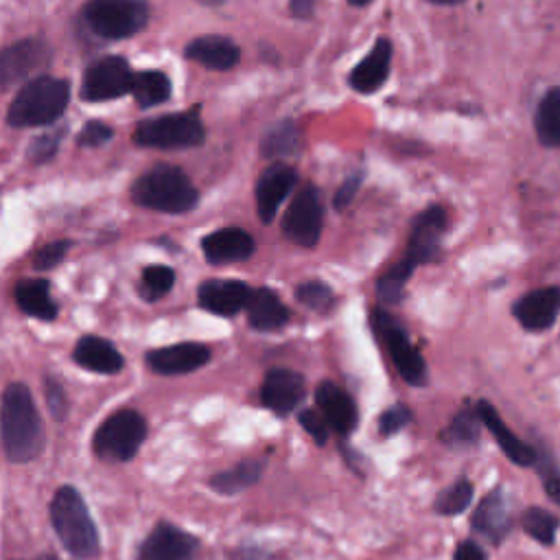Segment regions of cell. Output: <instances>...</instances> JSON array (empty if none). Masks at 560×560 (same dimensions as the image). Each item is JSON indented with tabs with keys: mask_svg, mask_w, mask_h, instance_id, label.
<instances>
[{
	"mask_svg": "<svg viewBox=\"0 0 560 560\" xmlns=\"http://www.w3.org/2000/svg\"><path fill=\"white\" fill-rule=\"evenodd\" d=\"M0 438L7 459L13 464L31 462L44 448L42 420L24 383H11L2 394Z\"/></svg>",
	"mask_w": 560,
	"mask_h": 560,
	"instance_id": "cell-1",
	"label": "cell"
},
{
	"mask_svg": "<svg viewBox=\"0 0 560 560\" xmlns=\"http://www.w3.org/2000/svg\"><path fill=\"white\" fill-rule=\"evenodd\" d=\"M50 523L70 556L90 560L98 553V532L77 488L61 486L55 492L50 501Z\"/></svg>",
	"mask_w": 560,
	"mask_h": 560,
	"instance_id": "cell-2",
	"label": "cell"
},
{
	"mask_svg": "<svg viewBox=\"0 0 560 560\" xmlns=\"http://www.w3.org/2000/svg\"><path fill=\"white\" fill-rule=\"evenodd\" d=\"M131 197L138 206L168 214L188 212L199 199L186 173L173 164H158L140 175L131 186Z\"/></svg>",
	"mask_w": 560,
	"mask_h": 560,
	"instance_id": "cell-3",
	"label": "cell"
},
{
	"mask_svg": "<svg viewBox=\"0 0 560 560\" xmlns=\"http://www.w3.org/2000/svg\"><path fill=\"white\" fill-rule=\"evenodd\" d=\"M70 98V83L55 77H35L22 85L7 109L13 127H39L57 120Z\"/></svg>",
	"mask_w": 560,
	"mask_h": 560,
	"instance_id": "cell-4",
	"label": "cell"
},
{
	"mask_svg": "<svg viewBox=\"0 0 560 560\" xmlns=\"http://www.w3.org/2000/svg\"><path fill=\"white\" fill-rule=\"evenodd\" d=\"M147 438V420L136 409H118L94 431L92 448L107 462L131 459Z\"/></svg>",
	"mask_w": 560,
	"mask_h": 560,
	"instance_id": "cell-5",
	"label": "cell"
},
{
	"mask_svg": "<svg viewBox=\"0 0 560 560\" xmlns=\"http://www.w3.org/2000/svg\"><path fill=\"white\" fill-rule=\"evenodd\" d=\"M83 18L98 37L122 39L147 24L149 4L144 0H88Z\"/></svg>",
	"mask_w": 560,
	"mask_h": 560,
	"instance_id": "cell-6",
	"label": "cell"
},
{
	"mask_svg": "<svg viewBox=\"0 0 560 560\" xmlns=\"http://www.w3.org/2000/svg\"><path fill=\"white\" fill-rule=\"evenodd\" d=\"M203 138L201 120L188 112L142 120L133 133L136 144L153 149H188L201 144Z\"/></svg>",
	"mask_w": 560,
	"mask_h": 560,
	"instance_id": "cell-7",
	"label": "cell"
},
{
	"mask_svg": "<svg viewBox=\"0 0 560 560\" xmlns=\"http://www.w3.org/2000/svg\"><path fill=\"white\" fill-rule=\"evenodd\" d=\"M322 223H324V208H322L319 192L315 186L306 184L304 188L298 190V195L289 203L282 219V232L289 241L302 247H313L319 241Z\"/></svg>",
	"mask_w": 560,
	"mask_h": 560,
	"instance_id": "cell-8",
	"label": "cell"
},
{
	"mask_svg": "<svg viewBox=\"0 0 560 560\" xmlns=\"http://www.w3.org/2000/svg\"><path fill=\"white\" fill-rule=\"evenodd\" d=\"M374 328L378 330L383 343L387 346V352L398 370V374L409 383V385H424L427 381V365L422 354L413 348L409 341L407 332L383 311H374L372 315Z\"/></svg>",
	"mask_w": 560,
	"mask_h": 560,
	"instance_id": "cell-9",
	"label": "cell"
},
{
	"mask_svg": "<svg viewBox=\"0 0 560 560\" xmlns=\"http://www.w3.org/2000/svg\"><path fill=\"white\" fill-rule=\"evenodd\" d=\"M133 74L122 57H103L94 61L81 83V96L90 103L120 98L122 94L131 92Z\"/></svg>",
	"mask_w": 560,
	"mask_h": 560,
	"instance_id": "cell-10",
	"label": "cell"
},
{
	"mask_svg": "<svg viewBox=\"0 0 560 560\" xmlns=\"http://www.w3.org/2000/svg\"><path fill=\"white\" fill-rule=\"evenodd\" d=\"M446 223H448V217L442 206H431L424 212H420L413 223V230H411V236L407 243V252L400 262L411 271L418 265L431 262L440 252V243H442Z\"/></svg>",
	"mask_w": 560,
	"mask_h": 560,
	"instance_id": "cell-11",
	"label": "cell"
},
{
	"mask_svg": "<svg viewBox=\"0 0 560 560\" xmlns=\"http://www.w3.org/2000/svg\"><path fill=\"white\" fill-rule=\"evenodd\" d=\"M199 551V540L175 527L173 523H158L138 547L136 560H192Z\"/></svg>",
	"mask_w": 560,
	"mask_h": 560,
	"instance_id": "cell-12",
	"label": "cell"
},
{
	"mask_svg": "<svg viewBox=\"0 0 560 560\" xmlns=\"http://www.w3.org/2000/svg\"><path fill=\"white\" fill-rule=\"evenodd\" d=\"M50 59V50L42 39H22L0 52V85L9 88L26 81Z\"/></svg>",
	"mask_w": 560,
	"mask_h": 560,
	"instance_id": "cell-13",
	"label": "cell"
},
{
	"mask_svg": "<svg viewBox=\"0 0 560 560\" xmlns=\"http://www.w3.org/2000/svg\"><path fill=\"white\" fill-rule=\"evenodd\" d=\"M304 394H306L304 376L289 368L269 370L260 385L262 405L278 416L291 413L302 402Z\"/></svg>",
	"mask_w": 560,
	"mask_h": 560,
	"instance_id": "cell-14",
	"label": "cell"
},
{
	"mask_svg": "<svg viewBox=\"0 0 560 560\" xmlns=\"http://www.w3.org/2000/svg\"><path fill=\"white\" fill-rule=\"evenodd\" d=\"M298 182V173L287 164H271L262 171L258 184H256V208L262 223H269L284 197L293 190Z\"/></svg>",
	"mask_w": 560,
	"mask_h": 560,
	"instance_id": "cell-15",
	"label": "cell"
},
{
	"mask_svg": "<svg viewBox=\"0 0 560 560\" xmlns=\"http://www.w3.org/2000/svg\"><path fill=\"white\" fill-rule=\"evenodd\" d=\"M208 359H210V350L203 343L186 341V343H175V346L151 350L147 354V365L158 374L173 376V374L195 372L201 365H206Z\"/></svg>",
	"mask_w": 560,
	"mask_h": 560,
	"instance_id": "cell-16",
	"label": "cell"
},
{
	"mask_svg": "<svg viewBox=\"0 0 560 560\" xmlns=\"http://www.w3.org/2000/svg\"><path fill=\"white\" fill-rule=\"evenodd\" d=\"M512 313L523 328L545 330L556 322L560 313V289L545 287V289L529 291L521 300H516Z\"/></svg>",
	"mask_w": 560,
	"mask_h": 560,
	"instance_id": "cell-17",
	"label": "cell"
},
{
	"mask_svg": "<svg viewBox=\"0 0 560 560\" xmlns=\"http://www.w3.org/2000/svg\"><path fill=\"white\" fill-rule=\"evenodd\" d=\"M249 287L245 282L238 280H206L199 284L197 291V300L199 306L217 313V315H236L238 311H243L249 302Z\"/></svg>",
	"mask_w": 560,
	"mask_h": 560,
	"instance_id": "cell-18",
	"label": "cell"
},
{
	"mask_svg": "<svg viewBox=\"0 0 560 560\" xmlns=\"http://www.w3.org/2000/svg\"><path fill=\"white\" fill-rule=\"evenodd\" d=\"M392 66V44L387 37L376 39L374 48L354 66L348 81L361 94L376 92L389 77Z\"/></svg>",
	"mask_w": 560,
	"mask_h": 560,
	"instance_id": "cell-19",
	"label": "cell"
},
{
	"mask_svg": "<svg viewBox=\"0 0 560 560\" xmlns=\"http://www.w3.org/2000/svg\"><path fill=\"white\" fill-rule=\"evenodd\" d=\"M315 400L322 409L324 420L337 433L346 435L357 427V405L350 398V394L346 389H341L337 383H330V381L319 383V387L315 392Z\"/></svg>",
	"mask_w": 560,
	"mask_h": 560,
	"instance_id": "cell-20",
	"label": "cell"
},
{
	"mask_svg": "<svg viewBox=\"0 0 560 560\" xmlns=\"http://www.w3.org/2000/svg\"><path fill=\"white\" fill-rule=\"evenodd\" d=\"M203 254L210 262L221 265V262H236L245 260L254 254L256 245L254 238L241 230V228H223L212 234H208L201 243Z\"/></svg>",
	"mask_w": 560,
	"mask_h": 560,
	"instance_id": "cell-21",
	"label": "cell"
},
{
	"mask_svg": "<svg viewBox=\"0 0 560 560\" xmlns=\"http://www.w3.org/2000/svg\"><path fill=\"white\" fill-rule=\"evenodd\" d=\"M186 57L210 70H228L238 63L241 50L223 35H201L186 46Z\"/></svg>",
	"mask_w": 560,
	"mask_h": 560,
	"instance_id": "cell-22",
	"label": "cell"
},
{
	"mask_svg": "<svg viewBox=\"0 0 560 560\" xmlns=\"http://www.w3.org/2000/svg\"><path fill=\"white\" fill-rule=\"evenodd\" d=\"M247 322L256 330H278L289 322V308L282 304L276 291L260 287L249 293Z\"/></svg>",
	"mask_w": 560,
	"mask_h": 560,
	"instance_id": "cell-23",
	"label": "cell"
},
{
	"mask_svg": "<svg viewBox=\"0 0 560 560\" xmlns=\"http://www.w3.org/2000/svg\"><path fill=\"white\" fill-rule=\"evenodd\" d=\"M74 361L92 372L98 374H116L122 370V357L120 352L103 337H81L74 346Z\"/></svg>",
	"mask_w": 560,
	"mask_h": 560,
	"instance_id": "cell-24",
	"label": "cell"
},
{
	"mask_svg": "<svg viewBox=\"0 0 560 560\" xmlns=\"http://www.w3.org/2000/svg\"><path fill=\"white\" fill-rule=\"evenodd\" d=\"M477 413H479L481 422L490 429V433L494 435L497 444L501 446V451L505 453L508 459H512L514 464H521V466L532 464V462L536 459L532 446H527L523 440H518V438L505 427V422L499 418V413L494 411V407H492L490 402L481 400V402L477 405Z\"/></svg>",
	"mask_w": 560,
	"mask_h": 560,
	"instance_id": "cell-25",
	"label": "cell"
},
{
	"mask_svg": "<svg viewBox=\"0 0 560 560\" xmlns=\"http://www.w3.org/2000/svg\"><path fill=\"white\" fill-rule=\"evenodd\" d=\"M472 527L490 538L492 542H501L503 536L510 532V514H508V503L505 497L494 490L490 492L477 508L472 516Z\"/></svg>",
	"mask_w": 560,
	"mask_h": 560,
	"instance_id": "cell-26",
	"label": "cell"
},
{
	"mask_svg": "<svg viewBox=\"0 0 560 560\" xmlns=\"http://www.w3.org/2000/svg\"><path fill=\"white\" fill-rule=\"evenodd\" d=\"M18 306L37 319H55L57 304L50 298V284L44 278H26L15 284Z\"/></svg>",
	"mask_w": 560,
	"mask_h": 560,
	"instance_id": "cell-27",
	"label": "cell"
},
{
	"mask_svg": "<svg viewBox=\"0 0 560 560\" xmlns=\"http://www.w3.org/2000/svg\"><path fill=\"white\" fill-rule=\"evenodd\" d=\"M265 464L267 459L265 457H247L243 462H238L236 466L228 468V470H221V472H214L210 477V486L221 492V494H236V492H243L245 488L254 486L262 470H265Z\"/></svg>",
	"mask_w": 560,
	"mask_h": 560,
	"instance_id": "cell-28",
	"label": "cell"
},
{
	"mask_svg": "<svg viewBox=\"0 0 560 560\" xmlns=\"http://www.w3.org/2000/svg\"><path fill=\"white\" fill-rule=\"evenodd\" d=\"M536 136L545 147H560V88L545 92L536 107Z\"/></svg>",
	"mask_w": 560,
	"mask_h": 560,
	"instance_id": "cell-29",
	"label": "cell"
},
{
	"mask_svg": "<svg viewBox=\"0 0 560 560\" xmlns=\"http://www.w3.org/2000/svg\"><path fill=\"white\" fill-rule=\"evenodd\" d=\"M131 94L136 96L140 107H153L164 103L171 96V81L164 72L158 70H142L133 74Z\"/></svg>",
	"mask_w": 560,
	"mask_h": 560,
	"instance_id": "cell-30",
	"label": "cell"
},
{
	"mask_svg": "<svg viewBox=\"0 0 560 560\" xmlns=\"http://www.w3.org/2000/svg\"><path fill=\"white\" fill-rule=\"evenodd\" d=\"M300 149V133L291 120H282L269 127L260 140V151L267 158L293 155Z\"/></svg>",
	"mask_w": 560,
	"mask_h": 560,
	"instance_id": "cell-31",
	"label": "cell"
},
{
	"mask_svg": "<svg viewBox=\"0 0 560 560\" xmlns=\"http://www.w3.org/2000/svg\"><path fill=\"white\" fill-rule=\"evenodd\" d=\"M175 282V273L171 267L164 265H151L142 271V280H140V293L144 300L155 302L162 295H166L171 291Z\"/></svg>",
	"mask_w": 560,
	"mask_h": 560,
	"instance_id": "cell-32",
	"label": "cell"
},
{
	"mask_svg": "<svg viewBox=\"0 0 560 560\" xmlns=\"http://www.w3.org/2000/svg\"><path fill=\"white\" fill-rule=\"evenodd\" d=\"M523 529L538 542L542 545H551L556 538V529H558V521L551 512L542 510V508H529L523 514Z\"/></svg>",
	"mask_w": 560,
	"mask_h": 560,
	"instance_id": "cell-33",
	"label": "cell"
},
{
	"mask_svg": "<svg viewBox=\"0 0 560 560\" xmlns=\"http://www.w3.org/2000/svg\"><path fill=\"white\" fill-rule=\"evenodd\" d=\"M413 271L407 269L402 262H396L389 271H385L376 282V295L385 304H398L402 298V289Z\"/></svg>",
	"mask_w": 560,
	"mask_h": 560,
	"instance_id": "cell-34",
	"label": "cell"
},
{
	"mask_svg": "<svg viewBox=\"0 0 560 560\" xmlns=\"http://www.w3.org/2000/svg\"><path fill=\"white\" fill-rule=\"evenodd\" d=\"M472 501V486L466 479L455 481L453 486H448L438 499H435V510L440 514H462Z\"/></svg>",
	"mask_w": 560,
	"mask_h": 560,
	"instance_id": "cell-35",
	"label": "cell"
},
{
	"mask_svg": "<svg viewBox=\"0 0 560 560\" xmlns=\"http://www.w3.org/2000/svg\"><path fill=\"white\" fill-rule=\"evenodd\" d=\"M479 413H472L470 409L457 413L451 422V427L444 431V440L453 444H470L477 438V424H479Z\"/></svg>",
	"mask_w": 560,
	"mask_h": 560,
	"instance_id": "cell-36",
	"label": "cell"
},
{
	"mask_svg": "<svg viewBox=\"0 0 560 560\" xmlns=\"http://www.w3.org/2000/svg\"><path fill=\"white\" fill-rule=\"evenodd\" d=\"M295 298L313 311H326L332 304V291L324 282H317V280L300 284L295 291Z\"/></svg>",
	"mask_w": 560,
	"mask_h": 560,
	"instance_id": "cell-37",
	"label": "cell"
},
{
	"mask_svg": "<svg viewBox=\"0 0 560 560\" xmlns=\"http://www.w3.org/2000/svg\"><path fill=\"white\" fill-rule=\"evenodd\" d=\"M44 396H46V405H48L50 416L55 420H63L66 413H68V396H66L63 385L57 378L46 376L44 378Z\"/></svg>",
	"mask_w": 560,
	"mask_h": 560,
	"instance_id": "cell-38",
	"label": "cell"
},
{
	"mask_svg": "<svg viewBox=\"0 0 560 560\" xmlns=\"http://www.w3.org/2000/svg\"><path fill=\"white\" fill-rule=\"evenodd\" d=\"M70 247V241H55V243H48L44 245L37 254H35V260H33V267L37 271H46L50 267H55L57 262L63 260L66 256V249Z\"/></svg>",
	"mask_w": 560,
	"mask_h": 560,
	"instance_id": "cell-39",
	"label": "cell"
},
{
	"mask_svg": "<svg viewBox=\"0 0 560 560\" xmlns=\"http://www.w3.org/2000/svg\"><path fill=\"white\" fill-rule=\"evenodd\" d=\"M409 420H411V411L405 405H394L387 411H383V416L378 420V433L392 435V433L400 431L405 424H409Z\"/></svg>",
	"mask_w": 560,
	"mask_h": 560,
	"instance_id": "cell-40",
	"label": "cell"
},
{
	"mask_svg": "<svg viewBox=\"0 0 560 560\" xmlns=\"http://www.w3.org/2000/svg\"><path fill=\"white\" fill-rule=\"evenodd\" d=\"M300 424L317 444H326V440H328V422L324 420V416H319L313 409H304L300 413Z\"/></svg>",
	"mask_w": 560,
	"mask_h": 560,
	"instance_id": "cell-41",
	"label": "cell"
},
{
	"mask_svg": "<svg viewBox=\"0 0 560 560\" xmlns=\"http://www.w3.org/2000/svg\"><path fill=\"white\" fill-rule=\"evenodd\" d=\"M112 129L105 125V122H98V120H92L88 122L83 129H81V136H79V144L81 147H101L105 144L109 138H112Z\"/></svg>",
	"mask_w": 560,
	"mask_h": 560,
	"instance_id": "cell-42",
	"label": "cell"
},
{
	"mask_svg": "<svg viewBox=\"0 0 560 560\" xmlns=\"http://www.w3.org/2000/svg\"><path fill=\"white\" fill-rule=\"evenodd\" d=\"M57 142H59V133L55 136H39L37 140H33L31 149H28V158L33 162H46L55 155L57 151Z\"/></svg>",
	"mask_w": 560,
	"mask_h": 560,
	"instance_id": "cell-43",
	"label": "cell"
},
{
	"mask_svg": "<svg viewBox=\"0 0 560 560\" xmlns=\"http://www.w3.org/2000/svg\"><path fill=\"white\" fill-rule=\"evenodd\" d=\"M361 179H363V173H352L350 177L343 179V184L339 186V190L335 192V208L337 210H343L346 206H350V201L354 199L359 186H361Z\"/></svg>",
	"mask_w": 560,
	"mask_h": 560,
	"instance_id": "cell-44",
	"label": "cell"
},
{
	"mask_svg": "<svg viewBox=\"0 0 560 560\" xmlns=\"http://www.w3.org/2000/svg\"><path fill=\"white\" fill-rule=\"evenodd\" d=\"M455 560H486V556L477 542L466 540L455 549Z\"/></svg>",
	"mask_w": 560,
	"mask_h": 560,
	"instance_id": "cell-45",
	"label": "cell"
},
{
	"mask_svg": "<svg viewBox=\"0 0 560 560\" xmlns=\"http://www.w3.org/2000/svg\"><path fill=\"white\" fill-rule=\"evenodd\" d=\"M315 0H289V11L293 18H311Z\"/></svg>",
	"mask_w": 560,
	"mask_h": 560,
	"instance_id": "cell-46",
	"label": "cell"
},
{
	"mask_svg": "<svg viewBox=\"0 0 560 560\" xmlns=\"http://www.w3.org/2000/svg\"><path fill=\"white\" fill-rule=\"evenodd\" d=\"M545 492L560 505V475H545Z\"/></svg>",
	"mask_w": 560,
	"mask_h": 560,
	"instance_id": "cell-47",
	"label": "cell"
},
{
	"mask_svg": "<svg viewBox=\"0 0 560 560\" xmlns=\"http://www.w3.org/2000/svg\"><path fill=\"white\" fill-rule=\"evenodd\" d=\"M429 2H435V4H459L462 0H429Z\"/></svg>",
	"mask_w": 560,
	"mask_h": 560,
	"instance_id": "cell-48",
	"label": "cell"
},
{
	"mask_svg": "<svg viewBox=\"0 0 560 560\" xmlns=\"http://www.w3.org/2000/svg\"><path fill=\"white\" fill-rule=\"evenodd\" d=\"M352 7H365L368 2H372V0H348Z\"/></svg>",
	"mask_w": 560,
	"mask_h": 560,
	"instance_id": "cell-49",
	"label": "cell"
},
{
	"mask_svg": "<svg viewBox=\"0 0 560 560\" xmlns=\"http://www.w3.org/2000/svg\"><path fill=\"white\" fill-rule=\"evenodd\" d=\"M37 560H57L55 556H42V558H37Z\"/></svg>",
	"mask_w": 560,
	"mask_h": 560,
	"instance_id": "cell-50",
	"label": "cell"
}]
</instances>
